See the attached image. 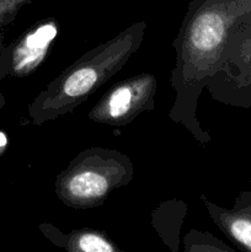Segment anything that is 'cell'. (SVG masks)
Segmentation results:
<instances>
[{"label":"cell","instance_id":"obj_1","mask_svg":"<svg viewBox=\"0 0 251 252\" xmlns=\"http://www.w3.org/2000/svg\"><path fill=\"white\" fill-rule=\"evenodd\" d=\"M250 16L251 0H192L174 41L175 101L169 117L202 147L212 138L197 118L198 98L218 70L230 37Z\"/></svg>","mask_w":251,"mask_h":252},{"label":"cell","instance_id":"obj_2","mask_svg":"<svg viewBox=\"0 0 251 252\" xmlns=\"http://www.w3.org/2000/svg\"><path fill=\"white\" fill-rule=\"evenodd\" d=\"M145 31V22H135L66 66L29 105L31 122L42 126L73 112L126 65L142 46Z\"/></svg>","mask_w":251,"mask_h":252},{"label":"cell","instance_id":"obj_3","mask_svg":"<svg viewBox=\"0 0 251 252\" xmlns=\"http://www.w3.org/2000/svg\"><path fill=\"white\" fill-rule=\"evenodd\" d=\"M134 177V165L127 154L103 147H91L73 158L57 176L56 196L74 209L100 207Z\"/></svg>","mask_w":251,"mask_h":252},{"label":"cell","instance_id":"obj_4","mask_svg":"<svg viewBox=\"0 0 251 252\" xmlns=\"http://www.w3.org/2000/svg\"><path fill=\"white\" fill-rule=\"evenodd\" d=\"M207 89L212 97L226 105L251 106V16L241 22L230 37Z\"/></svg>","mask_w":251,"mask_h":252},{"label":"cell","instance_id":"obj_5","mask_svg":"<svg viewBox=\"0 0 251 252\" xmlns=\"http://www.w3.org/2000/svg\"><path fill=\"white\" fill-rule=\"evenodd\" d=\"M157 79L154 74L132 75L108 89L89 111L88 118L97 125L125 127L138 116L155 108Z\"/></svg>","mask_w":251,"mask_h":252},{"label":"cell","instance_id":"obj_6","mask_svg":"<svg viewBox=\"0 0 251 252\" xmlns=\"http://www.w3.org/2000/svg\"><path fill=\"white\" fill-rule=\"evenodd\" d=\"M59 32L56 20H44L0 52V83L6 76L22 78L44 61Z\"/></svg>","mask_w":251,"mask_h":252},{"label":"cell","instance_id":"obj_7","mask_svg":"<svg viewBox=\"0 0 251 252\" xmlns=\"http://www.w3.org/2000/svg\"><path fill=\"white\" fill-rule=\"evenodd\" d=\"M201 201L213 223L241 252H251V192L235 197L231 208H224L201 194Z\"/></svg>","mask_w":251,"mask_h":252},{"label":"cell","instance_id":"obj_8","mask_svg":"<svg viewBox=\"0 0 251 252\" xmlns=\"http://www.w3.org/2000/svg\"><path fill=\"white\" fill-rule=\"evenodd\" d=\"M39 230L53 245L64 252H126L98 229L81 228L63 233L51 223H42Z\"/></svg>","mask_w":251,"mask_h":252},{"label":"cell","instance_id":"obj_9","mask_svg":"<svg viewBox=\"0 0 251 252\" xmlns=\"http://www.w3.org/2000/svg\"><path fill=\"white\" fill-rule=\"evenodd\" d=\"M187 203L181 199L161 202L152 212V225L164 245L171 252H179L182 225L187 216Z\"/></svg>","mask_w":251,"mask_h":252},{"label":"cell","instance_id":"obj_10","mask_svg":"<svg viewBox=\"0 0 251 252\" xmlns=\"http://www.w3.org/2000/svg\"><path fill=\"white\" fill-rule=\"evenodd\" d=\"M184 252H238L208 231L191 229L182 239Z\"/></svg>","mask_w":251,"mask_h":252},{"label":"cell","instance_id":"obj_11","mask_svg":"<svg viewBox=\"0 0 251 252\" xmlns=\"http://www.w3.org/2000/svg\"><path fill=\"white\" fill-rule=\"evenodd\" d=\"M7 147V138L5 135V133L0 132V154L4 153V150L6 149Z\"/></svg>","mask_w":251,"mask_h":252},{"label":"cell","instance_id":"obj_12","mask_svg":"<svg viewBox=\"0 0 251 252\" xmlns=\"http://www.w3.org/2000/svg\"><path fill=\"white\" fill-rule=\"evenodd\" d=\"M4 48V36H2V29L0 27V52Z\"/></svg>","mask_w":251,"mask_h":252},{"label":"cell","instance_id":"obj_13","mask_svg":"<svg viewBox=\"0 0 251 252\" xmlns=\"http://www.w3.org/2000/svg\"><path fill=\"white\" fill-rule=\"evenodd\" d=\"M4 105H5V97H4V95H2V94L0 93V110H1V108L4 107Z\"/></svg>","mask_w":251,"mask_h":252}]
</instances>
